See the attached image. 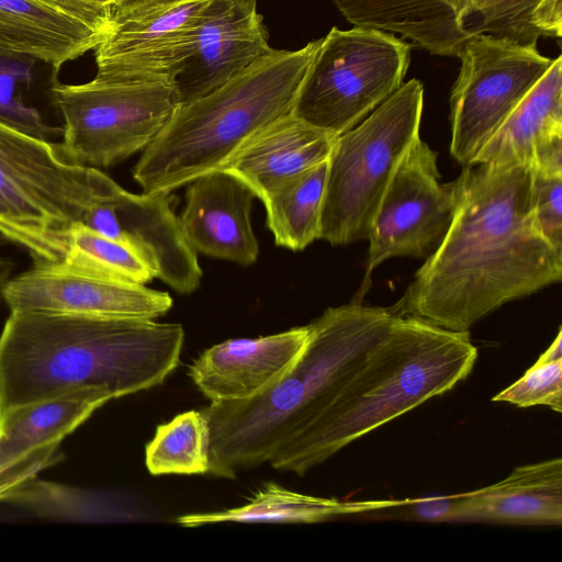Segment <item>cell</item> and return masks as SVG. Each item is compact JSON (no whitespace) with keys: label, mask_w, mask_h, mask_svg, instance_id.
<instances>
[{"label":"cell","mask_w":562,"mask_h":562,"mask_svg":"<svg viewBox=\"0 0 562 562\" xmlns=\"http://www.w3.org/2000/svg\"><path fill=\"white\" fill-rule=\"evenodd\" d=\"M451 224L391 308L453 331H469L513 300L562 279V251L540 232L527 166H463L453 180Z\"/></svg>","instance_id":"obj_1"},{"label":"cell","mask_w":562,"mask_h":562,"mask_svg":"<svg viewBox=\"0 0 562 562\" xmlns=\"http://www.w3.org/2000/svg\"><path fill=\"white\" fill-rule=\"evenodd\" d=\"M10 312L0 335V414L83 390L131 395L164 383L180 362L184 330L177 323Z\"/></svg>","instance_id":"obj_2"},{"label":"cell","mask_w":562,"mask_h":562,"mask_svg":"<svg viewBox=\"0 0 562 562\" xmlns=\"http://www.w3.org/2000/svg\"><path fill=\"white\" fill-rule=\"evenodd\" d=\"M394 318L389 308L359 303L329 307L308 324L305 349L273 386L249 400L210 402L201 409L211 434L207 474L235 479L269 462L330 404Z\"/></svg>","instance_id":"obj_3"},{"label":"cell","mask_w":562,"mask_h":562,"mask_svg":"<svg viewBox=\"0 0 562 562\" xmlns=\"http://www.w3.org/2000/svg\"><path fill=\"white\" fill-rule=\"evenodd\" d=\"M477 349L469 331L395 316L383 340L330 404L269 460L299 476L350 442L441 395L472 371Z\"/></svg>","instance_id":"obj_4"},{"label":"cell","mask_w":562,"mask_h":562,"mask_svg":"<svg viewBox=\"0 0 562 562\" xmlns=\"http://www.w3.org/2000/svg\"><path fill=\"white\" fill-rule=\"evenodd\" d=\"M321 41L272 48L215 90L178 104L133 168L143 192L170 194L220 169L250 136L290 113Z\"/></svg>","instance_id":"obj_5"},{"label":"cell","mask_w":562,"mask_h":562,"mask_svg":"<svg viewBox=\"0 0 562 562\" xmlns=\"http://www.w3.org/2000/svg\"><path fill=\"white\" fill-rule=\"evenodd\" d=\"M116 184L98 168L68 161L58 144L0 121V236L34 263L59 262L70 225Z\"/></svg>","instance_id":"obj_6"},{"label":"cell","mask_w":562,"mask_h":562,"mask_svg":"<svg viewBox=\"0 0 562 562\" xmlns=\"http://www.w3.org/2000/svg\"><path fill=\"white\" fill-rule=\"evenodd\" d=\"M423 104V85L412 79L335 138L318 239L348 245L368 238L389 182L419 137Z\"/></svg>","instance_id":"obj_7"},{"label":"cell","mask_w":562,"mask_h":562,"mask_svg":"<svg viewBox=\"0 0 562 562\" xmlns=\"http://www.w3.org/2000/svg\"><path fill=\"white\" fill-rule=\"evenodd\" d=\"M411 45L383 31L333 27L322 38L291 113L333 136L355 127L402 85Z\"/></svg>","instance_id":"obj_8"},{"label":"cell","mask_w":562,"mask_h":562,"mask_svg":"<svg viewBox=\"0 0 562 562\" xmlns=\"http://www.w3.org/2000/svg\"><path fill=\"white\" fill-rule=\"evenodd\" d=\"M50 92L64 120L63 156L98 169L144 150L178 105L173 87L165 82L70 85L53 75Z\"/></svg>","instance_id":"obj_9"},{"label":"cell","mask_w":562,"mask_h":562,"mask_svg":"<svg viewBox=\"0 0 562 562\" xmlns=\"http://www.w3.org/2000/svg\"><path fill=\"white\" fill-rule=\"evenodd\" d=\"M457 57L459 76L450 95L451 156L470 165L512 111L553 63L537 44L473 33Z\"/></svg>","instance_id":"obj_10"},{"label":"cell","mask_w":562,"mask_h":562,"mask_svg":"<svg viewBox=\"0 0 562 562\" xmlns=\"http://www.w3.org/2000/svg\"><path fill=\"white\" fill-rule=\"evenodd\" d=\"M454 183H440L437 153L420 136L400 162L375 212L361 295L373 269L392 257H428L454 213Z\"/></svg>","instance_id":"obj_11"},{"label":"cell","mask_w":562,"mask_h":562,"mask_svg":"<svg viewBox=\"0 0 562 562\" xmlns=\"http://www.w3.org/2000/svg\"><path fill=\"white\" fill-rule=\"evenodd\" d=\"M215 3L216 0H170L115 14L93 49V79L172 86Z\"/></svg>","instance_id":"obj_12"},{"label":"cell","mask_w":562,"mask_h":562,"mask_svg":"<svg viewBox=\"0 0 562 562\" xmlns=\"http://www.w3.org/2000/svg\"><path fill=\"white\" fill-rule=\"evenodd\" d=\"M10 311L72 313L155 319L172 306L167 292L145 284L77 271L54 263L34 266L12 277L2 299Z\"/></svg>","instance_id":"obj_13"},{"label":"cell","mask_w":562,"mask_h":562,"mask_svg":"<svg viewBox=\"0 0 562 562\" xmlns=\"http://www.w3.org/2000/svg\"><path fill=\"white\" fill-rule=\"evenodd\" d=\"M271 49L256 2L216 0L192 54L173 79L178 104L215 90Z\"/></svg>","instance_id":"obj_14"},{"label":"cell","mask_w":562,"mask_h":562,"mask_svg":"<svg viewBox=\"0 0 562 562\" xmlns=\"http://www.w3.org/2000/svg\"><path fill=\"white\" fill-rule=\"evenodd\" d=\"M308 325L258 338H232L205 349L189 375L210 402L244 401L273 386L297 361Z\"/></svg>","instance_id":"obj_15"},{"label":"cell","mask_w":562,"mask_h":562,"mask_svg":"<svg viewBox=\"0 0 562 562\" xmlns=\"http://www.w3.org/2000/svg\"><path fill=\"white\" fill-rule=\"evenodd\" d=\"M188 184L179 218L191 247L214 258L244 266L254 263L259 255L250 221L255 193L221 169Z\"/></svg>","instance_id":"obj_16"},{"label":"cell","mask_w":562,"mask_h":562,"mask_svg":"<svg viewBox=\"0 0 562 562\" xmlns=\"http://www.w3.org/2000/svg\"><path fill=\"white\" fill-rule=\"evenodd\" d=\"M335 138L290 112L250 136L220 169L262 200L286 179L327 160Z\"/></svg>","instance_id":"obj_17"},{"label":"cell","mask_w":562,"mask_h":562,"mask_svg":"<svg viewBox=\"0 0 562 562\" xmlns=\"http://www.w3.org/2000/svg\"><path fill=\"white\" fill-rule=\"evenodd\" d=\"M454 521L562 525V459L517 467L495 484L457 495Z\"/></svg>","instance_id":"obj_18"},{"label":"cell","mask_w":562,"mask_h":562,"mask_svg":"<svg viewBox=\"0 0 562 562\" xmlns=\"http://www.w3.org/2000/svg\"><path fill=\"white\" fill-rule=\"evenodd\" d=\"M103 35L36 0H0V57L40 60L57 75Z\"/></svg>","instance_id":"obj_19"},{"label":"cell","mask_w":562,"mask_h":562,"mask_svg":"<svg viewBox=\"0 0 562 562\" xmlns=\"http://www.w3.org/2000/svg\"><path fill=\"white\" fill-rule=\"evenodd\" d=\"M357 27L401 34L419 48L457 56L469 32L443 0H333Z\"/></svg>","instance_id":"obj_20"},{"label":"cell","mask_w":562,"mask_h":562,"mask_svg":"<svg viewBox=\"0 0 562 562\" xmlns=\"http://www.w3.org/2000/svg\"><path fill=\"white\" fill-rule=\"evenodd\" d=\"M562 136V57L506 117L471 164L530 167L536 150Z\"/></svg>","instance_id":"obj_21"},{"label":"cell","mask_w":562,"mask_h":562,"mask_svg":"<svg viewBox=\"0 0 562 562\" xmlns=\"http://www.w3.org/2000/svg\"><path fill=\"white\" fill-rule=\"evenodd\" d=\"M112 398L83 390L14 406L0 414V467L36 450L59 446L65 437Z\"/></svg>","instance_id":"obj_22"},{"label":"cell","mask_w":562,"mask_h":562,"mask_svg":"<svg viewBox=\"0 0 562 562\" xmlns=\"http://www.w3.org/2000/svg\"><path fill=\"white\" fill-rule=\"evenodd\" d=\"M392 501L347 502L316 497L270 482L260 487L243 506L220 512L182 515L176 521L183 527L217 522L313 524L337 516L381 510Z\"/></svg>","instance_id":"obj_23"},{"label":"cell","mask_w":562,"mask_h":562,"mask_svg":"<svg viewBox=\"0 0 562 562\" xmlns=\"http://www.w3.org/2000/svg\"><path fill=\"white\" fill-rule=\"evenodd\" d=\"M328 159L300 172L261 200L278 246L302 250L319 237Z\"/></svg>","instance_id":"obj_24"},{"label":"cell","mask_w":562,"mask_h":562,"mask_svg":"<svg viewBox=\"0 0 562 562\" xmlns=\"http://www.w3.org/2000/svg\"><path fill=\"white\" fill-rule=\"evenodd\" d=\"M7 501L22 504L41 516L68 520L130 522L153 518L151 513L126 495L87 491L36 477L16 488Z\"/></svg>","instance_id":"obj_25"},{"label":"cell","mask_w":562,"mask_h":562,"mask_svg":"<svg viewBox=\"0 0 562 562\" xmlns=\"http://www.w3.org/2000/svg\"><path fill=\"white\" fill-rule=\"evenodd\" d=\"M211 434L202 411H187L156 428L145 448L151 475H203L210 469Z\"/></svg>","instance_id":"obj_26"},{"label":"cell","mask_w":562,"mask_h":562,"mask_svg":"<svg viewBox=\"0 0 562 562\" xmlns=\"http://www.w3.org/2000/svg\"><path fill=\"white\" fill-rule=\"evenodd\" d=\"M473 14L479 19L471 33L506 37L519 44L562 36V0H468L467 19Z\"/></svg>","instance_id":"obj_27"},{"label":"cell","mask_w":562,"mask_h":562,"mask_svg":"<svg viewBox=\"0 0 562 562\" xmlns=\"http://www.w3.org/2000/svg\"><path fill=\"white\" fill-rule=\"evenodd\" d=\"M59 263L97 276L146 284L156 273L132 247L101 235L78 221L66 233Z\"/></svg>","instance_id":"obj_28"},{"label":"cell","mask_w":562,"mask_h":562,"mask_svg":"<svg viewBox=\"0 0 562 562\" xmlns=\"http://www.w3.org/2000/svg\"><path fill=\"white\" fill-rule=\"evenodd\" d=\"M34 60L0 57V121L30 135L48 139L63 134V127L48 125L41 113L26 105L19 92L31 81Z\"/></svg>","instance_id":"obj_29"},{"label":"cell","mask_w":562,"mask_h":562,"mask_svg":"<svg viewBox=\"0 0 562 562\" xmlns=\"http://www.w3.org/2000/svg\"><path fill=\"white\" fill-rule=\"evenodd\" d=\"M493 402H506L518 407L548 406L562 412V357L543 352L512 385L497 393Z\"/></svg>","instance_id":"obj_30"},{"label":"cell","mask_w":562,"mask_h":562,"mask_svg":"<svg viewBox=\"0 0 562 562\" xmlns=\"http://www.w3.org/2000/svg\"><path fill=\"white\" fill-rule=\"evenodd\" d=\"M531 204L546 239L562 251V175L531 169Z\"/></svg>","instance_id":"obj_31"},{"label":"cell","mask_w":562,"mask_h":562,"mask_svg":"<svg viewBox=\"0 0 562 562\" xmlns=\"http://www.w3.org/2000/svg\"><path fill=\"white\" fill-rule=\"evenodd\" d=\"M58 447L50 446L26 453L0 467V501H7L16 488L59 460Z\"/></svg>","instance_id":"obj_32"},{"label":"cell","mask_w":562,"mask_h":562,"mask_svg":"<svg viewBox=\"0 0 562 562\" xmlns=\"http://www.w3.org/2000/svg\"><path fill=\"white\" fill-rule=\"evenodd\" d=\"M457 495L430 496L416 499L393 501L383 509L393 512V516L419 521H454Z\"/></svg>","instance_id":"obj_33"},{"label":"cell","mask_w":562,"mask_h":562,"mask_svg":"<svg viewBox=\"0 0 562 562\" xmlns=\"http://www.w3.org/2000/svg\"><path fill=\"white\" fill-rule=\"evenodd\" d=\"M104 34L115 15L114 0H36Z\"/></svg>","instance_id":"obj_34"},{"label":"cell","mask_w":562,"mask_h":562,"mask_svg":"<svg viewBox=\"0 0 562 562\" xmlns=\"http://www.w3.org/2000/svg\"><path fill=\"white\" fill-rule=\"evenodd\" d=\"M170 0H114L115 14H124L140 9H146Z\"/></svg>","instance_id":"obj_35"},{"label":"cell","mask_w":562,"mask_h":562,"mask_svg":"<svg viewBox=\"0 0 562 562\" xmlns=\"http://www.w3.org/2000/svg\"><path fill=\"white\" fill-rule=\"evenodd\" d=\"M11 265L7 257L0 256V300H2L3 289L10 279Z\"/></svg>","instance_id":"obj_36"},{"label":"cell","mask_w":562,"mask_h":562,"mask_svg":"<svg viewBox=\"0 0 562 562\" xmlns=\"http://www.w3.org/2000/svg\"><path fill=\"white\" fill-rule=\"evenodd\" d=\"M448 3L458 14L459 19L464 25L468 14V0H443Z\"/></svg>","instance_id":"obj_37"},{"label":"cell","mask_w":562,"mask_h":562,"mask_svg":"<svg viewBox=\"0 0 562 562\" xmlns=\"http://www.w3.org/2000/svg\"><path fill=\"white\" fill-rule=\"evenodd\" d=\"M1 217H2V209H1V205H0V221H1Z\"/></svg>","instance_id":"obj_38"},{"label":"cell","mask_w":562,"mask_h":562,"mask_svg":"<svg viewBox=\"0 0 562 562\" xmlns=\"http://www.w3.org/2000/svg\"><path fill=\"white\" fill-rule=\"evenodd\" d=\"M250 1H254V2H256V0H250Z\"/></svg>","instance_id":"obj_39"}]
</instances>
